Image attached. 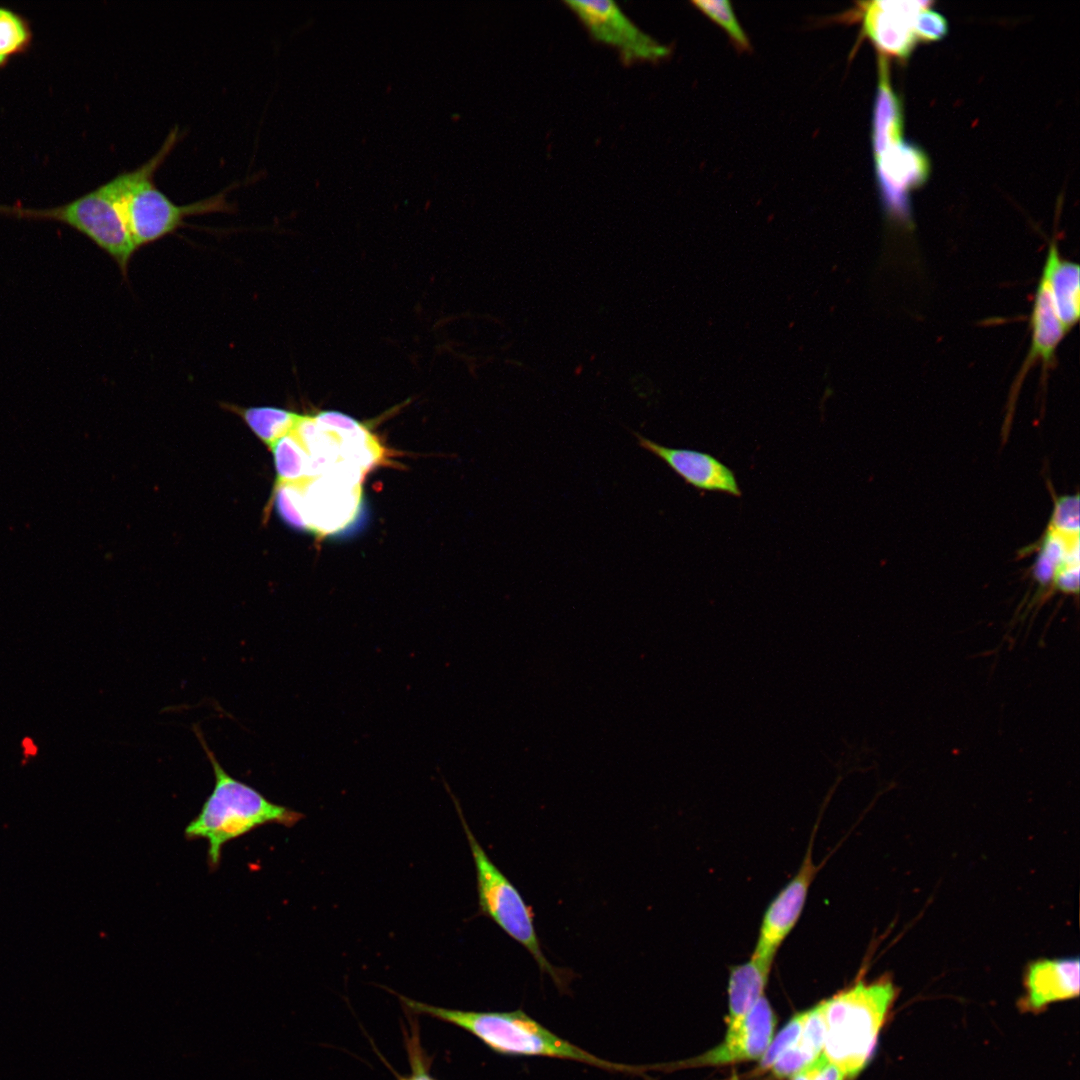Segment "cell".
<instances>
[{"label": "cell", "instance_id": "4fadbf2b", "mask_svg": "<svg viewBox=\"0 0 1080 1080\" xmlns=\"http://www.w3.org/2000/svg\"><path fill=\"white\" fill-rule=\"evenodd\" d=\"M881 190L889 212L905 219L906 193L925 182L929 172L926 155L916 146L900 142L876 155Z\"/></svg>", "mask_w": 1080, "mask_h": 1080}, {"label": "cell", "instance_id": "5bb4252c", "mask_svg": "<svg viewBox=\"0 0 1080 1080\" xmlns=\"http://www.w3.org/2000/svg\"><path fill=\"white\" fill-rule=\"evenodd\" d=\"M1023 985L1024 1011L1039 1012L1052 1003L1076 998L1080 990L1079 959L1033 961L1025 969Z\"/></svg>", "mask_w": 1080, "mask_h": 1080}, {"label": "cell", "instance_id": "44dd1931", "mask_svg": "<svg viewBox=\"0 0 1080 1080\" xmlns=\"http://www.w3.org/2000/svg\"><path fill=\"white\" fill-rule=\"evenodd\" d=\"M33 32L29 20L9 7L0 6V69L10 59L31 46Z\"/></svg>", "mask_w": 1080, "mask_h": 1080}, {"label": "cell", "instance_id": "5b68a950", "mask_svg": "<svg viewBox=\"0 0 1080 1080\" xmlns=\"http://www.w3.org/2000/svg\"><path fill=\"white\" fill-rule=\"evenodd\" d=\"M447 790L455 804L473 856L480 913L488 916L509 937L521 944L532 955L539 969L547 973L559 988H563L571 976L570 970L557 968L548 961L536 932L531 907L487 855L466 822L457 799L448 787Z\"/></svg>", "mask_w": 1080, "mask_h": 1080}, {"label": "cell", "instance_id": "603a6c76", "mask_svg": "<svg viewBox=\"0 0 1080 1080\" xmlns=\"http://www.w3.org/2000/svg\"><path fill=\"white\" fill-rule=\"evenodd\" d=\"M692 3L708 18L720 25L727 32L737 48L742 50L750 48L749 39L741 28L728 1L695 0Z\"/></svg>", "mask_w": 1080, "mask_h": 1080}, {"label": "cell", "instance_id": "f1b7e54d", "mask_svg": "<svg viewBox=\"0 0 1080 1080\" xmlns=\"http://www.w3.org/2000/svg\"><path fill=\"white\" fill-rule=\"evenodd\" d=\"M23 747H24V749H25V753H26V754H29V755H35V754H36V752H37V748H36V746H35V745L33 744V741H32V740H31L30 738H25V739L23 740Z\"/></svg>", "mask_w": 1080, "mask_h": 1080}, {"label": "cell", "instance_id": "3957f363", "mask_svg": "<svg viewBox=\"0 0 1080 1080\" xmlns=\"http://www.w3.org/2000/svg\"><path fill=\"white\" fill-rule=\"evenodd\" d=\"M890 976L857 981L823 1002V1055L848 1079L870 1062L880 1031L897 997Z\"/></svg>", "mask_w": 1080, "mask_h": 1080}, {"label": "cell", "instance_id": "ac0fdd59", "mask_svg": "<svg viewBox=\"0 0 1080 1080\" xmlns=\"http://www.w3.org/2000/svg\"><path fill=\"white\" fill-rule=\"evenodd\" d=\"M773 962L754 956L730 970L727 1026L743 1017L763 996Z\"/></svg>", "mask_w": 1080, "mask_h": 1080}, {"label": "cell", "instance_id": "ffe728a7", "mask_svg": "<svg viewBox=\"0 0 1080 1080\" xmlns=\"http://www.w3.org/2000/svg\"><path fill=\"white\" fill-rule=\"evenodd\" d=\"M252 432L270 449L283 437L290 435L302 415L276 407L237 408Z\"/></svg>", "mask_w": 1080, "mask_h": 1080}, {"label": "cell", "instance_id": "d6986e66", "mask_svg": "<svg viewBox=\"0 0 1080 1080\" xmlns=\"http://www.w3.org/2000/svg\"><path fill=\"white\" fill-rule=\"evenodd\" d=\"M879 85L873 120L875 156L902 142L903 117L899 102L891 89L887 61L879 55Z\"/></svg>", "mask_w": 1080, "mask_h": 1080}, {"label": "cell", "instance_id": "83f0119b", "mask_svg": "<svg viewBox=\"0 0 1080 1080\" xmlns=\"http://www.w3.org/2000/svg\"><path fill=\"white\" fill-rule=\"evenodd\" d=\"M843 1073L823 1054L812 1064L791 1077V1080H845Z\"/></svg>", "mask_w": 1080, "mask_h": 1080}, {"label": "cell", "instance_id": "7402d4cb", "mask_svg": "<svg viewBox=\"0 0 1080 1080\" xmlns=\"http://www.w3.org/2000/svg\"><path fill=\"white\" fill-rule=\"evenodd\" d=\"M277 483H296L308 477L309 455L292 435L281 438L271 449Z\"/></svg>", "mask_w": 1080, "mask_h": 1080}, {"label": "cell", "instance_id": "52a82bcc", "mask_svg": "<svg viewBox=\"0 0 1080 1080\" xmlns=\"http://www.w3.org/2000/svg\"><path fill=\"white\" fill-rule=\"evenodd\" d=\"M565 4L597 41L615 48L626 64L658 61L670 49L643 32L610 0H573Z\"/></svg>", "mask_w": 1080, "mask_h": 1080}, {"label": "cell", "instance_id": "d4e9b609", "mask_svg": "<svg viewBox=\"0 0 1080 1080\" xmlns=\"http://www.w3.org/2000/svg\"><path fill=\"white\" fill-rule=\"evenodd\" d=\"M405 1043L410 1072L405 1076H399L398 1080H437L430 1072V1061L422 1048L418 1025L415 1021H410L408 1032H405Z\"/></svg>", "mask_w": 1080, "mask_h": 1080}, {"label": "cell", "instance_id": "9c48e42d", "mask_svg": "<svg viewBox=\"0 0 1080 1080\" xmlns=\"http://www.w3.org/2000/svg\"><path fill=\"white\" fill-rule=\"evenodd\" d=\"M776 1022L774 1010L762 996L743 1017L727 1026L723 1041L716 1047L690 1059L651 1067L672 1070L759 1060L773 1039Z\"/></svg>", "mask_w": 1080, "mask_h": 1080}, {"label": "cell", "instance_id": "e0dca14e", "mask_svg": "<svg viewBox=\"0 0 1080 1080\" xmlns=\"http://www.w3.org/2000/svg\"><path fill=\"white\" fill-rule=\"evenodd\" d=\"M825 1023L823 1002L804 1011V1023L795 1041L772 1064L769 1071L776 1079L791 1078L821 1056Z\"/></svg>", "mask_w": 1080, "mask_h": 1080}, {"label": "cell", "instance_id": "4316f807", "mask_svg": "<svg viewBox=\"0 0 1080 1080\" xmlns=\"http://www.w3.org/2000/svg\"><path fill=\"white\" fill-rule=\"evenodd\" d=\"M1049 524L1079 530L1078 494L1062 496L1056 499Z\"/></svg>", "mask_w": 1080, "mask_h": 1080}, {"label": "cell", "instance_id": "7a4b0ae2", "mask_svg": "<svg viewBox=\"0 0 1080 1080\" xmlns=\"http://www.w3.org/2000/svg\"><path fill=\"white\" fill-rule=\"evenodd\" d=\"M197 738L210 761L214 787L198 815L184 830L187 840L207 841L208 866L213 871L220 864L222 848L228 842L267 824L292 827L304 814L276 804L250 785L231 776L207 745L199 728Z\"/></svg>", "mask_w": 1080, "mask_h": 1080}, {"label": "cell", "instance_id": "6da1fadb", "mask_svg": "<svg viewBox=\"0 0 1080 1080\" xmlns=\"http://www.w3.org/2000/svg\"><path fill=\"white\" fill-rule=\"evenodd\" d=\"M414 1015H427L457 1026L482 1041L491 1050L505 1055L542 1056L587 1063L624 1073L641 1074L644 1066H631L601 1059L557 1036L522 1010L483 1012L449 1009L398 996Z\"/></svg>", "mask_w": 1080, "mask_h": 1080}, {"label": "cell", "instance_id": "484cf974", "mask_svg": "<svg viewBox=\"0 0 1080 1080\" xmlns=\"http://www.w3.org/2000/svg\"><path fill=\"white\" fill-rule=\"evenodd\" d=\"M913 29L917 40L936 41L946 35L948 25L941 14L928 7L917 14Z\"/></svg>", "mask_w": 1080, "mask_h": 1080}, {"label": "cell", "instance_id": "cb8c5ba5", "mask_svg": "<svg viewBox=\"0 0 1080 1080\" xmlns=\"http://www.w3.org/2000/svg\"><path fill=\"white\" fill-rule=\"evenodd\" d=\"M274 502L281 519L290 527L307 531L301 511V494L297 483L276 484Z\"/></svg>", "mask_w": 1080, "mask_h": 1080}, {"label": "cell", "instance_id": "ba28073f", "mask_svg": "<svg viewBox=\"0 0 1080 1080\" xmlns=\"http://www.w3.org/2000/svg\"><path fill=\"white\" fill-rule=\"evenodd\" d=\"M312 478L305 484L296 482L307 531L324 536L344 529L359 512L361 481L340 471Z\"/></svg>", "mask_w": 1080, "mask_h": 1080}, {"label": "cell", "instance_id": "7c38bea8", "mask_svg": "<svg viewBox=\"0 0 1080 1080\" xmlns=\"http://www.w3.org/2000/svg\"><path fill=\"white\" fill-rule=\"evenodd\" d=\"M924 1H873L862 3L865 34L881 54L908 56L917 38L913 25L917 14L928 8Z\"/></svg>", "mask_w": 1080, "mask_h": 1080}, {"label": "cell", "instance_id": "277c9868", "mask_svg": "<svg viewBox=\"0 0 1080 1080\" xmlns=\"http://www.w3.org/2000/svg\"><path fill=\"white\" fill-rule=\"evenodd\" d=\"M178 139L179 130L174 128L149 160L110 180L136 249L173 233L183 226L188 217L230 210L224 192L190 204L178 205L156 187L154 174Z\"/></svg>", "mask_w": 1080, "mask_h": 1080}, {"label": "cell", "instance_id": "8992f818", "mask_svg": "<svg viewBox=\"0 0 1080 1080\" xmlns=\"http://www.w3.org/2000/svg\"><path fill=\"white\" fill-rule=\"evenodd\" d=\"M0 213L24 219L62 222L88 237L104 250L126 276L137 250L124 223L111 181L64 205L31 209L0 206Z\"/></svg>", "mask_w": 1080, "mask_h": 1080}, {"label": "cell", "instance_id": "2e32d148", "mask_svg": "<svg viewBox=\"0 0 1080 1080\" xmlns=\"http://www.w3.org/2000/svg\"><path fill=\"white\" fill-rule=\"evenodd\" d=\"M1079 274V265L1063 258L1057 242H1051L1041 277L1047 283L1057 315L1066 332L1070 331L1079 319Z\"/></svg>", "mask_w": 1080, "mask_h": 1080}, {"label": "cell", "instance_id": "30bf717a", "mask_svg": "<svg viewBox=\"0 0 1080 1080\" xmlns=\"http://www.w3.org/2000/svg\"><path fill=\"white\" fill-rule=\"evenodd\" d=\"M816 873L810 845L797 873L767 907L752 956L773 962L802 914Z\"/></svg>", "mask_w": 1080, "mask_h": 1080}, {"label": "cell", "instance_id": "9a60e30c", "mask_svg": "<svg viewBox=\"0 0 1080 1080\" xmlns=\"http://www.w3.org/2000/svg\"><path fill=\"white\" fill-rule=\"evenodd\" d=\"M1031 348L1019 374L1018 387L1027 370L1040 361L1047 369L1055 359L1056 350L1066 335L1057 315L1047 283L1040 277L1031 311Z\"/></svg>", "mask_w": 1080, "mask_h": 1080}, {"label": "cell", "instance_id": "8fae6325", "mask_svg": "<svg viewBox=\"0 0 1080 1080\" xmlns=\"http://www.w3.org/2000/svg\"><path fill=\"white\" fill-rule=\"evenodd\" d=\"M638 445L662 460L684 482L700 491L741 496L734 472L716 457L690 449L671 448L633 433Z\"/></svg>", "mask_w": 1080, "mask_h": 1080}]
</instances>
